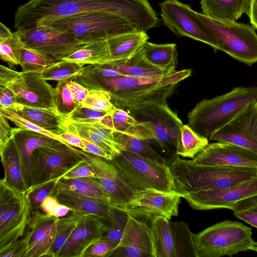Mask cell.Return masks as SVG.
<instances>
[{"label": "cell", "instance_id": "cell-1", "mask_svg": "<svg viewBox=\"0 0 257 257\" xmlns=\"http://www.w3.org/2000/svg\"><path fill=\"white\" fill-rule=\"evenodd\" d=\"M91 12L117 15L145 32L159 24L147 0H30L16 11L15 28L22 31L49 26L60 18Z\"/></svg>", "mask_w": 257, "mask_h": 257}, {"label": "cell", "instance_id": "cell-2", "mask_svg": "<svg viewBox=\"0 0 257 257\" xmlns=\"http://www.w3.org/2000/svg\"><path fill=\"white\" fill-rule=\"evenodd\" d=\"M173 191L182 196L238 185L257 177V168L196 165L176 155L169 165Z\"/></svg>", "mask_w": 257, "mask_h": 257}, {"label": "cell", "instance_id": "cell-3", "mask_svg": "<svg viewBox=\"0 0 257 257\" xmlns=\"http://www.w3.org/2000/svg\"><path fill=\"white\" fill-rule=\"evenodd\" d=\"M255 101L257 86L236 87L225 94L197 103L188 113V124L198 135L208 139L247 105Z\"/></svg>", "mask_w": 257, "mask_h": 257}, {"label": "cell", "instance_id": "cell-4", "mask_svg": "<svg viewBox=\"0 0 257 257\" xmlns=\"http://www.w3.org/2000/svg\"><path fill=\"white\" fill-rule=\"evenodd\" d=\"M196 257L232 256L251 250L254 241L250 228L230 220L216 223L197 234L191 233Z\"/></svg>", "mask_w": 257, "mask_h": 257}, {"label": "cell", "instance_id": "cell-5", "mask_svg": "<svg viewBox=\"0 0 257 257\" xmlns=\"http://www.w3.org/2000/svg\"><path fill=\"white\" fill-rule=\"evenodd\" d=\"M49 26L86 43L138 31L124 19L103 12L82 13L63 17Z\"/></svg>", "mask_w": 257, "mask_h": 257}, {"label": "cell", "instance_id": "cell-6", "mask_svg": "<svg viewBox=\"0 0 257 257\" xmlns=\"http://www.w3.org/2000/svg\"><path fill=\"white\" fill-rule=\"evenodd\" d=\"M109 161L136 190L173 191V179L167 164L123 150Z\"/></svg>", "mask_w": 257, "mask_h": 257}, {"label": "cell", "instance_id": "cell-7", "mask_svg": "<svg viewBox=\"0 0 257 257\" xmlns=\"http://www.w3.org/2000/svg\"><path fill=\"white\" fill-rule=\"evenodd\" d=\"M195 13L214 36L219 50L249 66L257 63V34L252 26L215 20Z\"/></svg>", "mask_w": 257, "mask_h": 257}, {"label": "cell", "instance_id": "cell-8", "mask_svg": "<svg viewBox=\"0 0 257 257\" xmlns=\"http://www.w3.org/2000/svg\"><path fill=\"white\" fill-rule=\"evenodd\" d=\"M86 159V152L66 143L37 148L32 155V183L29 188L59 180Z\"/></svg>", "mask_w": 257, "mask_h": 257}, {"label": "cell", "instance_id": "cell-9", "mask_svg": "<svg viewBox=\"0 0 257 257\" xmlns=\"http://www.w3.org/2000/svg\"><path fill=\"white\" fill-rule=\"evenodd\" d=\"M33 209L26 192L0 181V253L24 234Z\"/></svg>", "mask_w": 257, "mask_h": 257}, {"label": "cell", "instance_id": "cell-10", "mask_svg": "<svg viewBox=\"0 0 257 257\" xmlns=\"http://www.w3.org/2000/svg\"><path fill=\"white\" fill-rule=\"evenodd\" d=\"M20 31L24 47L53 63L62 60L87 44L50 26H41Z\"/></svg>", "mask_w": 257, "mask_h": 257}, {"label": "cell", "instance_id": "cell-11", "mask_svg": "<svg viewBox=\"0 0 257 257\" xmlns=\"http://www.w3.org/2000/svg\"><path fill=\"white\" fill-rule=\"evenodd\" d=\"M160 7L163 22L175 34L204 43L215 52L219 50L214 36L189 5L178 0H166Z\"/></svg>", "mask_w": 257, "mask_h": 257}, {"label": "cell", "instance_id": "cell-12", "mask_svg": "<svg viewBox=\"0 0 257 257\" xmlns=\"http://www.w3.org/2000/svg\"><path fill=\"white\" fill-rule=\"evenodd\" d=\"M86 161L95 174L91 178L109 196L112 206L125 209L137 190L109 161L88 153Z\"/></svg>", "mask_w": 257, "mask_h": 257}, {"label": "cell", "instance_id": "cell-13", "mask_svg": "<svg viewBox=\"0 0 257 257\" xmlns=\"http://www.w3.org/2000/svg\"><path fill=\"white\" fill-rule=\"evenodd\" d=\"M209 139L234 144L257 154V101L247 105Z\"/></svg>", "mask_w": 257, "mask_h": 257}, {"label": "cell", "instance_id": "cell-14", "mask_svg": "<svg viewBox=\"0 0 257 257\" xmlns=\"http://www.w3.org/2000/svg\"><path fill=\"white\" fill-rule=\"evenodd\" d=\"M257 194V177L249 181L219 190L191 193L182 196L193 209L204 210L230 209L238 201Z\"/></svg>", "mask_w": 257, "mask_h": 257}, {"label": "cell", "instance_id": "cell-15", "mask_svg": "<svg viewBox=\"0 0 257 257\" xmlns=\"http://www.w3.org/2000/svg\"><path fill=\"white\" fill-rule=\"evenodd\" d=\"M181 197L174 191L168 192L151 189L137 190L124 210L137 216L151 218L154 216L161 215L170 220L172 217L178 215Z\"/></svg>", "mask_w": 257, "mask_h": 257}, {"label": "cell", "instance_id": "cell-16", "mask_svg": "<svg viewBox=\"0 0 257 257\" xmlns=\"http://www.w3.org/2000/svg\"><path fill=\"white\" fill-rule=\"evenodd\" d=\"M191 162L200 165L257 168V154L234 144L217 142L208 144Z\"/></svg>", "mask_w": 257, "mask_h": 257}, {"label": "cell", "instance_id": "cell-17", "mask_svg": "<svg viewBox=\"0 0 257 257\" xmlns=\"http://www.w3.org/2000/svg\"><path fill=\"white\" fill-rule=\"evenodd\" d=\"M107 256L155 257L151 225L128 213L121 240Z\"/></svg>", "mask_w": 257, "mask_h": 257}, {"label": "cell", "instance_id": "cell-18", "mask_svg": "<svg viewBox=\"0 0 257 257\" xmlns=\"http://www.w3.org/2000/svg\"><path fill=\"white\" fill-rule=\"evenodd\" d=\"M39 73L22 72L20 78L7 87L13 91L19 104L56 110L54 88Z\"/></svg>", "mask_w": 257, "mask_h": 257}, {"label": "cell", "instance_id": "cell-19", "mask_svg": "<svg viewBox=\"0 0 257 257\" xmlns=\"http://www.w3.org/2000/svg\"><path fill=\"white\" fill-rule=\"evenodd\" d=\"M108 221L92 214H83L57 257H83L89 246L100 240Z\"/></svg>", "mask_w": 257, "mask_h": 257}, {"label": "cell", "instance_id": "cell-20", "mask_svg": "<svg viewBox=\"0 0 257 257\" xmlns=\"http://www.w3.org/2000/svg\"><path fill=\"white\" fill-rule=\"evenodd\" d=\"M57 219L40 210H33L22 236L26 244L25 257L44 256L53 237Z\"/></svg>", "mask_w": 257, "mask_h": 257}, {"label": "cell", "instance_id": "cell-21", "mask_svg": "<svg viewBox=\"0 0 257 257\" xmlns=\"http://www.w3.org/2000/svg\"><path fill=\"white\" fill-rule=\"evenodd\" d=\"M14 138L18 146L24 178L29 188L32 183L31 158L34 150L39 147L54 146L63 142L18 127H14Z\"/></svg>", "mask_w": 257, "mask_h": 257}, {"label": "cell", "instance_id": "cell-22", "mask_svg": "<svg viewBox=\"0 0 257 257\" xmlns=\"http://www.w3.org/2000/svg\"><path fill=\"white\" fill-rule=\"evenodd\" d=\"M54 195L72 211L92 214L109 221L112 207L109 204L58 186Z\"/></svg>", "mask_w": 257, "mask_h": 257}, {"label": "cell", "instance_id": "cell-23", "mask_svg": "<svg viewBox=\"0 0 257 257\" xmlns=\"http://www.w3.org/2000/svg\"><path fill=\"white\" fill-rule=\"evenodd\" d=\"M0 154L5 182L14 189L26 192L29 187L24 178L19 152L14 137L0 149Z\"/></svg>", "mask_w": 257, "mask_h": 257}, {"label": "cell", "instance_id": "cell-24", "mask_svg": "<svg viewBox=\"0 0 257 257\" xmlns=\"http://www.w3.org/2000/svg\"><path fill=\"white\" fill-rule=\"evenodd\" d=\"M167 218L154 216L151 227L155 257H177L178 250L175 233Z\"/></svg>", "mask_w": 257, "mask_h": 257}, {"label": "cell", "instance_id": "cell-25", "mask_svg": "<svg viewBox=\"0 0 257 257\" xmlns=\"http://www.w3.org/2000/svg\"><path fill=\"white\" fill-rule=\"evenodd\" d=\"M67 130L80 138L92 142L113 155L119 153L122 148L114 140L113 131L99 122L91 123L71 122Z\"/></svg>", "mask_w": 257, "mask_h": 257}, {"label": "cell", "instance_id": "cell-26", "mask_svg": "<svg viewBox=\"0 0 257 257\" xmlns=\"http://www.w3.org/2000/svg\"><path fill=\"white\" fill-rule=\"evenodd\" d=\"M142 47L127 59L102 64L122 75L132 77L156 78L169 75L148 61L144 55Z\"/></svg>", "mask_w": 257, "mask_h": 257}, {"label": "cell", "instance_id": "cell-27", "mask_svg": "<svg viewBox=\"0 0 257 257\" xmlns=\"http://www.w3.org/2000/svg\"><path fill=\"white\" fill-rule=\"evenodd\" d=\"M251 0H201V14L210 18L236 21L243 14L248 15Z\"/></svg>", "mask_w": 257, "mask_h": 257}, {"label": "cell", "instance_id": "cell-28", "mask_svg": "<svg viewBox=\"0 0 257 257\" xmlns=\"http://www.w3.org/2000/svg\"><path fill=\"white\" fill-rule=\"evenodd\" d=\"M12 110L30 122L57 135H61L67 130L65 118L55 109L29 107L18 103Z\"/></svg>", "mask_w": 257, "mask_h": 257}, {"label": "cell", "instance_id": "cell-29", "mask_svg": "<svg viewBox=\"0 0 257 257\" xmlns=\"http://www.w3.org/2000/svg\"><path fill=\"white\" fill-rule=\"evenodd\" d=\"M149 39L146 32L136 31L118 35L107 40L110 59L115 62L127 59L135 54Z\"/></svg>", "mask_w": 257, "mask_h": 257}, {"label": "cell", "instance_id": "cell-30", "mask_svg": "<svg viewBox=\"0 0 257 257\" xmlns=\"http://www.w3.org/2000/svg\"><path fill=\"white\" fill-rule=\"evenodd\" d=\"M143 51L146 58L154 66L165 71L168 74L176 71L178 62L176 44H157L146 42Z\"/></svg>", "mask_w": 257, "mask_h": 257}, {"label": "cell", "instance_id": "cell-31", "mask_svg": "<svg viewBox=\"0 0 257 257\" xmlns=\"http://www.w3.org/2000/svg\"><path fill=\"white\" fill-rule=\"evenodd\" d=\"M110 54L107 40L87 43L84 47L62 60L83 65L102 64L109 61Z\"/></svg>", "mask_w": 257, "mask_h": 257}, {"label": "cell", "instance_id": "cell-32", "mask_svg": "<svg viewBox=\"0 0 257 257\" xmlns=\"http://www.w3.org/2000/svg\"><path fill=\"white\" fill-rule=\"evenodd\" d=\"M83 214L71 211L66 216L57 219L53 237L44 256L57 257L78 220Z\"/></svg>", "mask_w": 257, "mask_h": 257}, {"label": "cell", "instance_id": "cell-33", "mask_svg": "<svg viewBox=\"0 0 257 257\" xmlns=\"http://www.w3.org/2000/svg\"><path fill=\"white\" fill-rule=\"evenodd\" d=\"M58 187L98 200L112 206L109 196L91 177L77 179L60 178Z\"/></svg>", "mask_w": 257, "mask_h": 257}, {"label": "cell", "instance_id": "cell-34", "mask_svg": "<svg viewBox=\"0 0 257 257\" xmlns=\"http://www.w3.org/2000/svg\"><path fill=\"white\" fill-rule=\"evenodd\" d=\"M208 144L207 138L198 135L188 124H183L180 129L176 155L193 159Z\"/></svg>", "mask_w": 257, "mask_h": 257}, {"label": "cell", "instance_id": "cell-35", "mask_svg": "<svg viewBox=\"0 0 257 257\" xmlns=\"http://www.w3.org/2000/svg\"><path fill=\"white\" fill-rule=\"evenodd\" d=\"M113 135L114 141L122 148V150L163 164H167L165 159L150 146L148 141L124 133L113 131Z\"/></svg>", "mask_w": 257, "mask_h": 257}, {"label": "cell", "instance_id": "cell-36", "mask_svg": "<svg viewBox=\"0 0 257 257\" xmlns=\"http://www.w3.org/2000/svg\"><path fill=\"white\" fill-rule=\"evenodd\" d=\"M128 216L125 210L112 206L109 221L104 227L100 240L107 241L117 246L122 237Z\"/></svg>", "mask_w": 257, "mask_h": 257}, {"label": "cell", "instance_id": "cell-37", "mask_svg": "<svg viewBox=\"0 0 257 257\" xmlns=\"http://www.w3.org/2000/svg\"><path fill=\"white\" fill-rule=\"evenodd\" d=\"M75 76L58 81L54 88L56 110L58 114L64 118L70 115L77 106L69 85V82L73 80Z\"/></svg>", "mask_w": 257, "mask_h": 257}, {"label": "cell", "instance_id": "cell-38", "mask_svg": "<svg viewBox=\"0 0 257 257\" xmlns=\"http://www.w3.org/2000/svg\"><path fill=\"white\" fill-rule=\"evenodd\" d=\"M85 66L76 63L61 60L53 63L39 73L46 80L60 81L77 75Z\"/></svg>", "mask_w": 257, "mask_h": 257}, {"label": "cell", "instance_id": "cell-39", "mask_svg": "<svg viewBox=\"0 0 257 257\" xmlns=\"http://www.w3.org/2000/svg\"><path fill=\"white\" fill-rule=\"evenodd\" d=\"M24 45L19 30L14 32L13 35L8 39L0 40V57L7 63L11 68L19 65L21 51Z\"/></svg>", "mask_w": 257, "mask_h": 257}, {"label": "cell", "instance_id": "cell-40", "mask_svg": "<svg viewBox=\"0 0 257 257\" xmlns=\"http://www.w3.org/2000/svg\"><path fill=\"white\" fill-rule=\"evenodd\" d=\"M231 210L237 218L257 228V194L238 201Z\"/></svg>", "mask_w": 257, "mask_h": 257}, {"label": "cell", "instance_id": "cell-41", "mask_svg": "<svg viewBox=\"0 0 257 257\" xmlns=\"http://www.w3.org/2000/svg\"><path fill=\"white\" fill-rule=\"evenodd\" d=\"M52 63L33 50L24 46L22 49L19 65L23 72L40 73Z\"/></svg>", "mask_w": 257, "mask_h": 257}, {"label": "cell", "instance_id": "cell-42", "mask_svg": "<svg viewBox=\"0 0 257 257\" xmlns=\"http://www.w3.org/2000/svg\"><path fill=\"white\" fill-rule=\"evenodd\" d=\"M80 106L98 111L110 112L116 107L111 101L108 92L104 90H89Z\"/></svg>", "mask_w": 257, "mask_h": 257}, {"label": "cell", "instance_id": "cell-43", "mask_svg": "<svg viewBox=\"0 0 257 257\" xmlns=\"http://www.w3.org/2000/svg\"><path fill=\"white\" fill-rule=\"evenodd\" d=\"M58 180L50 181L27 190L26 193L33 210H40L43 200L49 195H54Z\"/></svg>", "mask_w": 257, "mask_h": 257}, {"label": "cell", "instance_id": "cell-44", "mask_svg": "<svg viewBox=\"0 0 257 257\" xmlns=\"http://www.w3.org/2000/svg\"><path fill=\"white\" fill-rule=\"evenodd\" d=\"M0 114H2L8 120L13 122L18 127L37 132L41 134L61 141L64 143H66L61 140L59 135L52 133L38 126L37 125L21 117L12 110L4 108H1Z\"/></svg>", "mask_w": 257, "mask_h": 257}, {"label": "cell", "instance_id": "cell-45", "mask_svg": "<svg viewBox=\"0 0 257 257\" xmlns=\"http://www.w3.org/2000/svg\"><path fill=\"white\" fill-rule=\"evenodd\" d=\"M105 111H98L77 105L75 109L65 118L66 126L71 122L91 123L99 121L107 114Z\"/></svg>", "mask_w": 257, "mask_h": 257}, {"label": "cell", "instance_id": "cell-46", "mask_svg": "<svg viewBox=\"0 0 257 257\" xmlns=\"http://www.w3.org/2000/svg\"><path fill=\"white\" fill-rule=\"evenodd\" d=\"M40 210L47 215L59 218L66 216L71 211L68 206L61 204L54 195H49L42 202Z\"/></svg>", "mask_w": 257, "mask_h": 257}, {"label": "cell", "instance_id": "cell-47", "mask_svg": "<svg viewBox=\"0 0 257 257\" xmlns=\"http://www.w3.org/2000/svg\"><path fill=\"white\" fill-rule=\"evenodd\" d=\"M115 132L124 133L137 120L128 111L115 107L110 111Z\"/></svg>", "mask_w": 257, "mask_h": 257}, {"label": "cell", "instance_id": "cell-48", "mask_svg": "<svg viewBox=\"0 0 257 257\" xmlns=\"http://www.w3.org/2000/svg\"><path fill=\"white\" fill-rule=\"evenodd\" d=\"M116 246V245L105 240H99L86 250L83 257H104L107 256Z\"/></svg>", "mask_w": 257, "mask_h": 257}, {"label": "cell", "instance_id": "cell-49", "mask_svg": "<svg viewBox=\"0 0 257 257\" xmlns=\"http://www.w3.org/2000/svg\"><path fill=\"white\" fill-rule=\"evenodd\" d=\"M95 177V174L91 167L84 161L72 168L62 177L64 179H77Z\"/></svg>", "mask_w": 257, "mask_h": 257}, {"label": "cell", "instance_id": "cell-50", "mask_svg": "<svg viewBox=\"0 0 257 257\" xmlns=\"http://www.w3.org/2000/svg\"><path fill=\"white\" fill-rule=\"evenodd\" d=\"M81 139L84 146L83 151L107 160L112 159L114 156L112 154L92 142L83 138Z\"/></svg>", "mask_w": 257, "mask_h": 257}, {"label": "cell", "instance_id": "cell-51", "mask_svg": "<svg viewBox=\"0 0 257 257\" xmlns=\"http://www.w3.org/2000/svg\"><path fill=\"white\" fill-rule=\"evenodd\" d=\"M1 108L13 110L18 104L13 91L8 88L0 86Z\"/></svg>", "mask_w": 257, "mask_h": 257}, {"label": "cell", "instance_id": "cell-52", "mask_svg": "<svg viewBox=\"0 0 257 257\" xmlns=\"http://www.w3.org/2000/svg\"><path fill=\"white\" fill-rule=\"evenodd\" d=\"M22 72L14 70L4 65L0 66V86L7 87L20 78Z\"/></svg>", "mask_w": 257, "mask_h": 257}, {"label": "cell", "instance_id": "cell-53", "mask_svg": "<svg viewBox=\"0 0 257 257\" xmlns=\"http://www.w3.org/2000/svg\"><path fill=\"white\" fill-rule=\"evenodd\" d=\"M8 120L0 114V149L14 137V128L10 126Z\"/></svg>", "mask_w": 257, "mask_h": 257}, {"label": "cell", "instance_id": "cell-54", "mask_svg": "<svg viewBox=\"0 0 257 257\" xmlns=\"http://www.w3.org/2000/svg\"><path fill=\"white\" fill-rule=\"evenodd\" d=\"M26 244L22 237L8 249L0 253V257H25Z\"/></svg>", "mask_w": 257, "mask_h": 257}, {"label": "cell", "instance_id": "cell-55", "mask_svg": "<svg viewBox=\"0 0 257 257\" xmlns=\"http://www.w3.org/2000/svg\"><path fill=\"white\" fill-rule=\"evenodd\" d=\"M69 85L75 103L77 105H80L86 97L89 90L73 80L69 82Z\"/></svg>", "mask_w": 257, "mask_h": 257}, {"label": "cell", "instance_id": "cell-56", "mask_svg": "<svg viewBox=\"0 0 257 257\" xmlns=\"http://www.w3.org/2000/svg\"><path fill=\"white\" fill-rule=\"evenodd\" d=\"M59 136L63 141L68 145L82 150H84V146L81 138L75 133L67 130L66 132Z\"/></svg>", "mask_w": 257, "mask_h": 257}, {"label": "cell", "instance_id": "cell-57", "mask_svg": "<svg viewBox=\"0 0 257 257\" xmlns=\"http://www.w3.org/2000/svg\"><path fill=\"white\" fill-rule=\"evenodd\" d=\"M247 16L249 18L252 26L254 29L257 30V0H251Z\"/></svg>", "mask_w": 257, "mask_h": 257}, {"label": "cell", "instance_id": "cell-58", "mask_svg": "<svg viewBox=\"0 0 257 257\" xmlns=\"http://www.w3.org/2000/svg\"><path fill=\"white\" fill-rule=\"evenodd\" d=\"M14 33L2 23H0V40H5L11 37Z\"/></svg>", "mask_w": 257, "mask_h": 257}, {"label": "cell", "instance_id": "cell-59", "mask_svg": "<svg viewBox=\"0 0 257 257\" xmlns=\"http://www.w3.org/2000/svg\"><path fill=\"white\" fill-rule=\"evenodd\" d=\"M251 250H253L257 252V242L254 241Z\"/></svg>", "mask_w": 257, "mask_h": 257}]
</instances>
